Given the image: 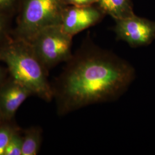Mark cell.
<instances>
[{
	"label": "cell",
	"instance_id": "obj_1",
	"mask_svg": "<svg viewBox=\"0 0 155 155\" xmlns=\"http://www.w3.org/2000/svg\"><path fill=\"white\" fill-rule=\"evenodd\" d=\"M67 62L58 87L54 90L59 111L63 114L116 101L136 78L135 69L128 61L88 39Z\"/></svg>",
	"mask_w": 155,
	"mask_h": 155
},
{
	"label": "cell",
	"instance_id": "obj_2",
	"mask_svg": "<svg viewBox=\"0 0 155 155\" xmlns=\"http://www.w3.org/2000/svg\"><path fill=\"white\" fill-rule=\"evenodd\" d=\"M0 61L5 63L13 79L28 88L32 94L46 101L54 96L48 81L46 69L28 43L19 40L0 48Z\"/></svg>",
	"mask_w": 155,
	"mask_h": 155
},
{
	"label": "cell",
	"instance_id": "obj_3",
	"mask_svg": "<svg viewBox=\"0 0 155 155\" xmlns=\"http://www.w3.org/2000/svg\"><path fill=\"white\" fill-rule=\"evenodd\" d=\"M64 0H24L17 23L19 39L28 43L45 28L61 24Z\"/></svg>",
	"mask_w": 155,
	"mask_h": 155
},
{
	"label": "cell",
	"instance_id": "obj_4",
	"mask_svg": "<svg viewBox=\"0 0 155 155\" xmlns=\"http://www.w3.org/2000/svg\"><path fill=\"white\" fill-rule=\"evenodd\" d=\"M72 37L59 24L43 29L27 43L47 70L71 59Z\"/></svg>",
	"mask_w": 155,
	"mask_h": 155
},
{
	"label": "cell",
	"instance_id": "obj_5",
	"mask_svg": "<svg viewBox=\"0 0 155 155\" xmlns=\"http://www.w3.org/2000/svg\"><path fill=\"white\" fill-rule=\"evenodd\" d=\"M113 30L117 39L133 48L148 45L155 40V21L135 15L116 20Z\"/></svg>",
	"mask_w": 155,
	"mask_h": 155
},
{
	"label": "cell",
	"instance_id": "obj_6",
	"mask_svg": "<svg viewBox=\"0 0 155 155\" xmlns=\"http://www.w3.org/2000/svg\"><path fill=\"white\" fill-rule=\"evenodd\" d=\"M104 15L98 7L93 5H67L63 13L61 27L74 36L100 22Z\"/></svg>",
	"mask_w": 155,
	"mask_h": 155
},
{
	"label": "cell",
	"instance_id": "obj_7",
	"mask_svg": "<svg viewBox=\"0 0 155 155\" xmlns=\"http://www.w3.org/2000/svg\"><path fill=\"white\" fill-rule=\"evenodd\" d=\"M32 93L13 79L0 89V112L3 118L11 119Z\"/></svg>",
	"mask_w": 155,
	"mask_h": 155
},
{
	"label": "cell",
	"instance_id": "obj_8",
	"mask_svg": "<svg viewBox=\"0 0 155 155\" xmlns=\"http://www.w3.org/2000/svg\"><path fill=\"white\" fill-rule=\"evenodd\" d=\"M97 4L104 14L110 15L114 20L134 15L130 0H98Z\"/></svg>",
	"mask_w": 155,
	"mask_h": 155
},
{
	"label": "cell",
	"instance_id": "obj_9",
	"mask_svg": "<svg viewBox=\"0 0 155 155\" xmlns=\"http://www.w3.org/2000/svg\"><path fill=\"white\" fill-rule=\"evenodd\" d=\"M41 133L39 129L33 128L26 132L22 139V155H36L41 144Z\"/></svg>",
	"mask_w": 155,
	"mask_h": 155
},
{
	"label": "cell",
	"instance_id": "obj_10",
	"mask_svg": "<svg viewBox=\"0 0 155 155\" xmlns=\"http://www.w3.org/2000/svg\"><path fill=\"white\" fill-rule=\"evenodd\" d=\"M22 138L14 133L8 144L4 155H22Z\"/></svg>",
	"mask_w": 155,
	"mask_h": 155
},
{
	"label": "cell",
	"instance_id": "obj_11",
	"mask_svg": "<svg viewBox=\"0 0 155 155\" xmlns=\"http://www.w3.org/2000/svg\"><path fill=\"white\" fill-rule=\"evenodd\" d=\"M14 133L13 130L9 126L0 127V155H4L6 147Z\"/></svg>",
	"mask_w": 155,
	"mask_h": 155
},
{
	"label": "cell",
	"instance_id": "obj_12",
	"mask_svg": "<svg viewBox=\"0 0 155 155\" xmlns=\"http://www.w3.org/2000/svg\"><path fill=\"white\" fill-rule=\"evenodd\" d=\"M67 5L89 6L97 4L98 0H64Z\"/></svg>",
	"mask_w": 155,
	"mask_h": 155
},
{
	"label": "cell",
	"instance_id": "obj_13",
	"mask_svg": "<svg viewBox=\"0 0 155 155\" xmlns=\"http://www.w3.org/2000/svg\"><path fill=\"white\" fill-rule=\"evenodd\" d=\"M16 0H0V14H5L15 5Z\"/></svg>",
	"mask_w": 155,
	"mask_h": 155
},
{
	"label": "cell",
	"instance_id": "obj_14",
	"mask_svg": "<svg viewBox=\"0 0 155 155\" xmlns=\"http://www.w3.org/2000/svg\"><path fill=\"white\" fill-rule=\"evenodd\" d=\"M7 18L5 15L0 14V41L5 35L7 29Z\"/></svg>",
	"mask_w": 155,
	"mask_h": 155
},
{
	"label": "cell",
	"instance_id": "obj_15",
	"mask_svg": "<svg viewBox=\"0 0 155 155\" xmlns=\"http://www.w3.org/2000/svg\"><path fill=\"white\" fill-rule=\"evenodd\" d=\"M2 70L0 68V83H1V80H2Z\"/></svg>",
	"mask_w": 155,
	"mask_h": 155
},
{
	"label": "cell",
	"instance_id": "obj_16",
	"mask_svg": "<svg viewBox=\"0 0 155 155\" xmlns=\"http://www.w3.org/2000/svg\"><path fill=\"white\" fill-rule=\"evenodd\" d=\"M1 118H2V117L1 113V112H0V120H1Z\"/></svg>",
	"mask_w": 155,
	"mask_h": 155
}]
</instances>
